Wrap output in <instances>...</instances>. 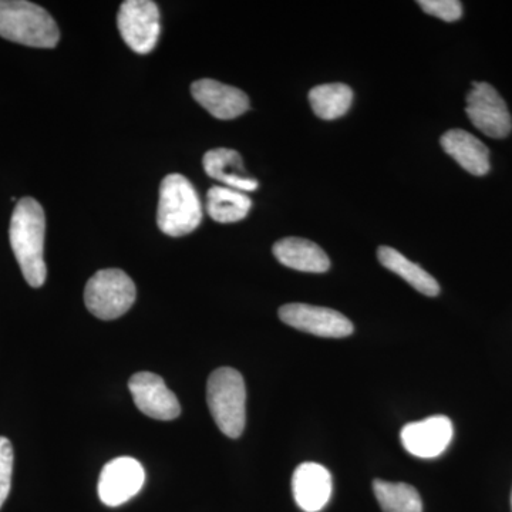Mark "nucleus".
Segmentation results:
<instances>
[{
  "label": "nucleus",
  "instance_id": "1",
  "mask_svg": "<svg viewBox=\"0 0 512 512\" xmlns=\"http://www.w3.org/2000/svg\"><path fill=\"white\" fill-rule=\"evenodd\" d=\"M45 232L42 205L35 198H22L10 220L9 239L20 271L32 288H40L46 282Z\"/></svg>",
  "mask_w": 512,
  "mask_h": 512
},
{
  "label": "nucleus",
  "instance_id": "2",
  "mask_svg": "<svg viewBox=\"0 0 512 512\" xmlns=\"http://www.w3.org/2000/svg\"><path fill=\"white\" fill-rule=\"evenodd\" d=\"M0 36L10 42L53 49L60 39L55 19L46 9L25 0H0Z\"/></svg>",
  "mask_w": 512,
  "mask_h": 512
},
{
  "label": "nucleus",
  "instance_id": "3",
  "mask_svg": "<svg viewBox=\"0 0 512 512\" xmlns=\"http://www.w3.org/2000/svg\"><path fill=\"white\" fill-rule=\"evenodd\" d=\"M207 400L218 429L229 439L241 437L247 423V387L241 373L232 367L214 370L208 379Z\"/></svg>",
  "mask_w": 512,
  "mask_h": 512
},
{
  "label": "nucleus",
  "instance_id": "4",
  "mask_svg": "<svg viewBox=\"0 0 512 512\" xmlns=\"http://www.w3.org/2000/svg\"><path fill=\"white\" fill-rule=\"evenodd\" d=\"M202 220V205L197 191L181 174H170L160 187L158 228L170 237H183L198 228Z\"/></svg>",
  "mask_w": 512,
  "mask_h": 512
},
{
  "label": "nucleus",
  "instance_id": "5",
  "mask_svg": "<svg viewBox=\"0 0 512 512\" xmlns=\"http://www.w3.org/2000/svg\"><path fill=\"white\" fill-rule=\"evenodd\" d=\"M136 298L133 279L121 269H103L97 272L84 289L86 308L101 320L120 318L130 311Z\"/></svg>",
  "mask_w": 512,
  "mask_h": 512
},
{
  "label": "nucleus",
  "instance_id": "6",
  "mask_svg": "<svg viewBox=\"0 0 512 512\" xmlns=\"http://www.w3.org/2000/svg\"><path fill=\"white\" fill-rule=\"evenodd\" d=\"M120 35L133 52L147 55L160 39V9L151 0H127L117 16Z\"/></svg>",
  "mask_w": 512,
  "mask_h": 512
},
{
  "label": "nucleus",
  "instance_id": "7",
  "mask_svg": "<svg viewBox=\"0 0 512 512\" xmlns=\"http://www.w3.org/2000/svg\"><path fill=\"white\" fill-rule=\"evenodd\" d=\"M279 318L291 328L319 338H346L355 330L353 323L342 313L308 303H288L282 306Z\"/></svg>",
  "mask_w": 512,
  "mask_h": 512
},
{
  "label": "nucleus",
  "instance_id": "8",
  "mask_svg": "<svg viewBox=\"0 0 512 512\" xmlns=\"http://www.w3.org/2000/svg\"><path fill=\"white\" fill-rule=\"evenodd\" d=\"M467 116L473 126L491 138H504L511 133L512 119L503 97L491 84L474 83L467 96Z\"/></svg>",
  "mask_w": 512,
  "mask_h": 512
},
{
  "label": "nucleus",
  "instance_id": "9",
  "mask_svg": "<svg viewBox=\"0 0 512 512\" xmlns=\"http://www.w3.org/2000/svg\"><path fill=\"white\" fill-rule=\"evenodd\" d=\"M146 483V471L131 457H119L109 461L101 470L99 497L107 507H119L140 493Z\"/></svg>",
  "mask_w": 512,
  "mask_h": 512
},
{
  "label": "nucleus",
  "instance_id": "10",
  "mask_svg": "<svg viewBox=\"0 0 512 512\" xmlns=\"http://www.w3.org/2000/svg\"><path fill=\"white\" fill-rule=\"evenodd\" d=\"M128 389L138 410L151 419L170 421L180 416V402L163 377L150 372L136 373L128 382Z\"/></svg>",
  "mask_w": 512,
  "mask_h": 512
},
{
  "label": "nucleus",
  "instance_id": "11",
  "mask_svg": "<svg viewBox=\"0 0 512 512\" xmlns=\"http://www.w3.org/2000/svg\"><path fill=\"white\" fill-rule=\"evenodd\" d=\"M453 436V423L446 416L414 421L400 431V440L407 453L419 458L439 457L450 446Z\"/></svg>",
  "mask_w": 512,
  "mask_h": 512
},
{
  "label": "nucleus",
  "instance_id": "12",
  "mask_svg": "<svg viewBox=\"0 0 512 512\" xmlns=\"http://www.w3.org/2000/svg\"><path fill=\"white\" fill-rule=\"evenodd\" d=\"M192 97L200 103L211 116L220 120H232L242 116L249 110L247 94L237 87L217 82V80L202 79L192 83Z\"/></svg>",
  "mask_w": 512,
  "mask_h": 512
},
{
  "label": "nucleus",
  "instance_id": "13",
  "mask_svg": "<svg viewBox=\"0 0 512 512\" xmlns=\"http://www.w3.org/2000/svg\"><path fill=\"white\" fill-rule=\"evenodd\" d=\"M332 490V474L318 463H303L293 473V498L303 511L323 510L329 503Z\"/></svg>",
  "mask_w": 512,
  "mask_h": 512
},
{
  "label": "nucleus",
  "instance_id": "14",
  "mask_svg": "<svg viewBox=\"0 0 512 512\" xmlns=\"http://www.w3.org/2000/svg\"><path fill=\"white\" fill-rule=\"evenodd\" d=\"M202 164L208 177L220 181L224 187L234 188L245 194L258 188V180L245 171L244 161L238 151L215 148L205 154Z\"/></svg>",
  "mask_w": 512,
  "mask_h": 512
},
{
  "label": "nucleus",
  "instance_id": "15",
  "mask_svg": "<svg viewBox=\"0 0 512 512\" xmlns=\"http://www.w3.org/2000/svg\"><path fill=\"white\" fill-rule=\"evenodd\" d=\"M441 147L468 173L483 177L490 171V150L468 131L454 128L441 137Z\"/></svg>",
  "mask_w": 512,
  "mask_h": 512
},
{
  "label": "nucleus",
  "instance_id": "16",
  "mask_svg": "<svg viewBox=\"0 0 512 512\" xmlns=\"http://www.w3.org/2000/svg\"><path fill=\"white\" fill-rule=\"evenodd\" d=\"M272 251L282 265L295 271L323 274L330 268L329 256L319 245L309 239L295 237L281 239L276 242Z\"/></svg>",
  "mask_w": 512,
  "mask_h": 512
},
{
  "label": "nucleus",
  "instance_id": "17",
  "mask_svg": "<svg viewBox=\"0 0 512 512\" xmlns=\"http://www.w3.org/2000/svg\"><path fill=\"white\" fill-rule=\"evenodd\" d=\"M377 258H379L380 264L384 268L389 269L393 274L399 275L407 284L412 285L417 292L430 296V298L439 295V282L429 272L424 271L420 265L414 264L396 249L380 247L377 249Z\"/></svg>",
  "mask_w": 512,
  "mask_h": 512
},
{
  "label": "nucleus",
  "instance_id": "18",
  "mask_svg": "<svg viewBox=\"0 0 512 512\" xmlns=\"http://www.w3.org/2000/svg\"><path fill=\"white\" fill-rule=\"evenodd\" d=\"M252 208L251 198L245 192L217 185L207 194V212L220 224H232L248 217Z\"/></svg>",
  "mask_w": 512,
  "mask_h": 512
},
{
  "label": "nucleus",
  "instance_id": "19",
  "mask_svg": "<svg viewBox=\"0 0 512 512\" xmlns=\"http://www.w3.org/2000/svg\"><path fill=\"white\" fill-rule=\"evenodd\" d=\"M309 101L316 116L322 120H336L348 113L353 103V90L348 84H320L309 93Z\"/></svg>",
  "mask_w": 512,
  "mask_h": 512
},
{
  "label": "nucleus",
  "instance_id": "20",
  "mask_svg": "<svg viewBox=\"0 0 512 512\" xmlns=\"http://www.w3.org/2000/svg\"><path fill=\"white\" fill-rule=\"evenodd\" d=\"M373 491L383 512H423V501L413 485L375 480Z\"/></svg>",
  "mask_w": 512,
  "mask_h": 512
},
{
  "label": "nucleus",
  "instance_id": "21",
  "mask_svg": "<svg viewBox=\"0 0 512 512\" xmlns=\"http://www.w3.org/2000/svg\"><path fill=\"white\" fill-rule=\"evenodd\" d=\"M13 447L6 437H0V508L5 504L12 487Z\"/></svg>",
  "mask_w": 512,
  "mask_h": 512
},
{
  "label": "nucleus",
  "instance_id": "22",
  "mask_svg": "<svg viewBox=\"0 0 512 512\" xmlns=\"http://www.w3.org/2000/svg\"><path fill=\"white\" fill-rule=\"evenodd\" d=\"M420 8L444 22H456L463 15V6L458 0H420Z\"/></svg>",
  "mask_w": 512,
  "mask_h": 512
},
{
  "label": "nucleus",
  "instance_id": "23",
  "mask_svg": "<svg viewBox=\"0 0 512 512\" xmlns=\"http://www.w3.org/2000/svg\"><path fill=\"white\" fill-rule=\"evenodd\" d=\"M511 505H512V495H511Z\"/></svg>",
  "mask_w": 512,
  "mask_h": 512
}]
</instances>
